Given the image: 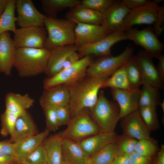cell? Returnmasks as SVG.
I'll return each instance as SVG.
<instances>
[{
    "label": "cell",
    "instance_id": "cell-1",
    "mask_svg": "<svg viewBox=\"0 0 164 164\" xmlns=\"http://www.w3.org/2000/svg\"><path fill=\"white\" fill-rule=\"evenodd\" d=\"M109 77L86 76L80 81L66 85L69 94L68 105L71 118L81 111L90 110L96 103L99 91Z\"/></svg>",
    "mask_w": 164,
    "mask_h": 164
},
{
    "label": "cell",
    "instance_id": "cell-2",
    "mask_svg": "<svg viewBox=\"0 0 164 164\" xmlns=\"http://www.w3.org/2000/svg\"><path fill=\"white\" fill-rule=\"evenodd\" d=\"M50 54V51L45 48L17 49L14 67L22 77L45 73Z\"/></svg>",
    "mask_w": 164,
    "mask_h": 164
},
{
    "label": "cell",
    "instance_id": "cell-3",
    "mask_svg": "<svg viewBox=\"0 0 164 164\" xmlns=\"http://www.w3.org/2000/svg\"><path fill=\"white\" fill-rule=\"evenodd\" d=\"M76 24L67 19L46 16L44 27L47 33L44 48L49 50L58 47L74 44Z\"/></svg>",
    "mask_w": 164,
    "mask_h": 164
},
{
    "label": "cell",
    "instance_id": "cell-4",
    "mask_svg": "<svg viewBox=\"0 0 164 164\" xmlns=\"http://www.w3.org/2000/svg\"><path fill=\"white\" fill-rule=\"evenodd\" d=\"M117 104L109 100L103 91L99 92L96 103L89 111L101 132H114L120 119L119 108Z\"/></svg>",
    "mask_w": 164,
    "mask_h": 164
},
{
    "label": "cell",
    "instance_id": "cell-5",
    "mask_svg": "<svg viewBox=\"0 0 164 164\" xmlns=\"http://www.w3.org/2000/svg\"><path fill=\"white\" fill-rule=\"evenodd\" d=\"M133 47L127 46L122 53L113 56L101 57L93 61L88 67L86 76L91 77H109L132 56Z\"/></svg>",
    "mask_w": 164,
    "mask_h": 164
},
{
    "label": "cell",
    "instance_id": "cell-6",
    "mask_svg": "<svg viewBox=\"0 0 164 164\" xmlns=\"http://www.w3.org/2000/svg\"><path fill=\"white\" fill-rule=\"evenodd\" d=\"M100 132L89 110H85L72 118L67 128L60 134L63 139L78 142Z\"/></svg>",
    "mask_w": 164,
    "mask_h": 164
},
{
    "label": "cell",
    "instance_id": "cell-7",
    "mask_svg": "<svg viewBox=\"0 0 164 164\" xmlns=\"http://www.w3.org/2000/svg\"><path fill=\"white\" fill-rule=\"evenodd\" d=\"M93 60L92 56H84L53 76L46 77L43 82L44 89L61 84L69 85L80 81L86 76L87 69Z\"/></svg>",
    "mask_w": 164,
    "mask_h": 164
},
{
    "label": "cell",
    "instance_id": "cell-8",
    "mask_svg": "<svg viewBox=\"0 0 164 164\" xmlns=\"http://www.w3.org/2000/svg\"><path fill=\"white\" fill-rule=\"evenodd\" d=\"M125 32L127 39L142 47L152 58L157 59L162 55L164 45L155 34L153 28L148 27L138 30L132 28Z\"/></svg>",
    "mask_w": 164,
    "mask_h": 164
},
{
    "label": "cell",
    "instance_id": "cell-9",
    "mask_svg": "<svg viewBox=\"0 0 164 164\" xmlns=\"http://www.w3.org/2000/svg\"><path fill=\"white\" fill-rule=\"evenodd\" d=\"M14 33L13 40L16 49L44 48L47 36L44 27H20Z\"/></svg>",
    "mask_w": 164,
    "mask_h": 164
},
{
    "label": "cell",
    "instance_id": "cell-10",
    "mask_svg": "<svg viewBox=\"0 0 164 164\" xmlns=\"http://www.w3.org/2000/svg\"><path fill=\"white\" fill-rule=\"evenodd\" d=\"M127 40L125 32L119 31L109 34L99 40L78 48L80 58L87 56L101 57L110 56L111 49L115 44Z\"/></svg>",
    "mask_w": 164,
    "mask_h": 164
},
{
    "label": "cell",
    "instance_id": "cell-11",
    "mask_svg": "<svg viewBox=\"0 0 164 164\" xmlns=\"http://www.w3.org/2000/svg\"><path fill=\"white\" fill-rule=\"evenodd\" d=\"M162 0L149 1L145 4L130 10L125 18L123 30L126 31L135 25L154 24L157 16L159 4Z\"/></svg>",
    "mask_w": 164,
    "mask_h": 164
},
{
    "label": "cell",
    "instance_id": "cell-12",
    "mask_svg": "<svg viewBox=\"0 0 164 164\" xmlns=\"http://www.w3.org/2000/svg\"><path fill=\"white\" fill-rule=\"evenodd\" d=\"M17 25L20 27H44L46 16L39 12L31 0H16Z\"/></svg>",
    "mask_w": 164,
    "mask_h": 164
},
{
    "label": "cell",
    "instance_id": "cell-13",
    "mask_svg": "<svg viewBox=\"0 0 164 164\" xmlns=\"http://www.w3.org/2000/svg\"><path fill=\"white\" fill-rule=\"evenodd\" d=\"M130 11L121 0L115 1L102 13L101 25L108 34L124 31V20Z\"/></svg>",
    "mask_w": 164,
    "mask_h": 164
},
{
    "label": "cell",
    "instance_id": "cell-14",
    "mask_svg": "<svg viewBox=\"0 0 164 164\" xmlns=\"http://www.w3.org/2000/svg\"><path fill=\"white\" fill-rule=\"evenodd\" d=\"M135 56L141 74L142 85H149L159 90L163 89L164 81L154 64L152 58L144 50L139 51Z\"/></svg>",
    "mask_w": 164,
    "mask_h": 164
},
{
    "label": "cell",
    "instance_id": "cell-15",
    "mask_svg": "<svg viewBox=\"0 0 164 164\" xmlns=\"http://www.w3.org/2000/svg\"><path fill=\"white\" fill-rule=\"evenodd\" d=\"M141 89L131 90L111 89V94L118 106L120 119L138 109Z\"/></svg>",
    "mask_w": 164,
    "mask_h": 164
},
{
    "label": "cell",
    "instance_id": "cell-16",
    "mask_svg": "<svg viewBox=\"0 0 164 164\" xmlns=\"http://www.w3.org/2000/svg\"><path fill=\"white\" fill-rule=\"evenodd\" d=\"M74 44L78 47L96 42L109 34L101 25L77 23Z\"/></svg>",
    "mask_w": 164,
    "mask_h": 164
},
{
    "label": "cell",
    "instance_id": "cell-17",
    "mask_svg": "<svg viewBox=\"0 0 164 164\" xmlns=\"http://www.w3.org/2000/svg\"><path fill=\"white\" fill-rule=\"evenodd\" d=\"M16 49L9 32L0 35V73L6 76L11 74Z\"/></svg>",
    "mask_w": 164,
    "mask_h": 164
},
{
    "label": "cell",
    "instance_id": "cell-18",
    "mask_svg": "<svg viewBox=\"0 0 164 164\" xmlns=\"http://www.w3.org/2000/svg\"><path fill=\"white\" fill-rule=\"evenodd\" d=\"M49 132L46 129L39 133L21 139L14 143L15 164H20L23 159L43 144Z\"/></svg>",
    "mask_w": 164,
    "mask_h": 164
},
{
    "label": "cell",
    "instance_id": "cell-19",
    "mask_svg": "<svg viewBox=\"0 0 164 164\" xmlns=\"http://www.w3.org/2000/svg\"><path fill=\"white\" fill-rule=\"evenodd\" d=\"M69 99L67 86L61 84L44 89L39 101L43 108L46 107H56L68 105Z\"/></svg>",
    "mask_w": 164,
    "mask_h": 164
},
{
    "label": "cell",
    "instance_id": "cell-20",
    "mask_svg": "<svg viewBox=\"0 0 164 164\" xmlns=\"http://www.w3.org/2000/svg\"><path fill=\"white\" fill-rule=\"evenodd\" d=\"M75 44L61 46L50 51V54L45 73L50 77L61 71L68 56L72 52L77 51Z\"/></svg>",
    "mask_w": 164,
    "mask_h": 164
},
{
    "label": "cell",
    "instance_id": "cell-21",
    "mask_svg": "<svg viewBox=\"0 0 164 164\" xmlns=\"http://www.w3.org/2000/svg\"><path fill=\"white\" fill-rule=\"evenodd\" d=\"M122 119L124 131L129 137L138 140L150 139L149 130L142 120L138 110Z\"/></svg>",
    "mask_w": 164,
    "mask_h": 164
},
{
    "label": "cell",
    "instance_id": "cell-22",
    "mask_svg": "<svg viewBox=\"0 0 164 164\" xmlns=\"http://www.w3.org/2000/svg\"><path fill=\"white\" fill-rule=\"evenodd\" d=\"M38 133L37 128L33 119L26 111L18 116L9 140L15 143Z\"/></svg>",
    "mask_w": 164,
    "mask_h": 164
},
{
    "label": "cell",
    "instance_id": "cell-23",
    "mask_svg": "<svg viewBox=\"0 0 164 164\" xmlns=\"http://www.w3.org/2000/svg\"><path fill=\"white\" fill-rule=\"evenodd\" d=\"M67 19L76 24H84L101 25L102 13L84 7L80 3L71 9L66 14Z\"/></svg>",
    "mask_w": 164,
    "mask_h": 164
},
{
    "label": "cell",
    "instance_id": "cell-24",
    "mask_svg": "<svg viewBox=\"0 0 164 164\" xmlns=\"http://www.w3.org/2000/svg\"><path fill=\"white\" fill-rule=\"evenodd\" d=\"M116 139L117 136L114 132H100L77 142L85 152L90 157L106 145L117 141Z\"/></svg>",
    "mask_w": 164,
    "mask_h": 164
},
{
    "label": "cell",
    "instance_id": "cell-25",
    "mask_svg": "<svg viewBox=\"0 0 164 164\" xmlns=\"http://www.w3.org/2000/svg\"><path fill=\"white\" fill-rule=\"evenodd\" d=\"M62 151L63 159L71 164H90V157L77 141L63 139Z\"/></svg>",
    "mask_w": 164,
    "mask_h": 164
},
{
    "label": "cell",
    "instance_id": "cell-26",
    "mask_svg": "<svg viewBox=\"0 0 164 164\" xmlns=\"http://www.w3.org/2000/svg\"><path fill=\"white\" fill-rule=\"evenodd\" d=\"M34 100L28 94L9 92L5 97V109L19 115L33 106Z\"/></svg>",
    "mask_w": 164,
    "mask_h": 164
},
{
    "label": "cell",
    "instance_id": "cell-27",
    "mask_svg": "<svg viewBox=\"0 0 164 164\" xmlns=\"http://www.w3.org/2000/svg\"><path fill=\"white\" fill-rule=\"evenodd\" d=\"M63 138L60 133L47 138L43 143L47 159V164H61L63 160Z\"/></svg>",
    "mask_w": 164,
    "mask_h": 164
},
{
    "label": "cell",
    "instance_id": "cell-28",
    "mask_svg": "<svg viewBox=\"0 0 164 164\" xmlns=\"http://www.w3.org/2000/svg\"><path fill=\"white\" fill-rule=\"evenodd\" d=\"M42 7L48 17L56 18L57 14L68 8H72L80 3L79 0H42Z\"/></svg>",
    "mask_w": 164,
    "mask_h": 164
},
{
    "label": "cell",
    "instance_id": "cell-29",
    "mask_svg": "<svg viewBox=\"0 0 164 164\" xmlns=\"http://www.w3.org/2000/svg\"><path fill=\"white\" fill-rule=\"evenodd\" d=\"M126 63L105 80L103 84L102 88L110 87L111 89L125 90L132 89L126 73Z\"/></svg>",
    "mask_w": 164,
    "mask_h": 164
},
{
    "label": "cell",
    "instance_id": "cell-30",
    "mask_svg": "<svg viewBox=\"0 0 164 164\" xmlns=\"http://www.w3.org/2000/svg\"><path fill=\"white\" fill-rule=\"evenodd\" d=\"M118 145L116 141L106 145L90 157V164H111L117 154Z\"/></svg>",
    "mask_w": 164,
    "mask_h": 164
},
{
    "label": "cell",
    "instance_id": "cell-31",
    "mask_svg": "<svg viewBox=\"0 0 164 164\" xmlns=\"http://www.w3.org/2000/svg\"><path fill=\"white\" fill-rule=\"evenodd\" d=\"M16 0H9L6 9L0 16V35L6 32L13 33L17 28L16 17L15 15Z\"/></svg>",
    "mask_w": 164,
    "mask_h": 164
},
{
    "label": "cell",
    "instance_id": "cell-32",
    "mask_svg": "<svg viewBox=\"0 0 164 164\" xmlns=\"http://www.w3.org/2000/svg\"><path fill=\"white\" fill-rule=\"evenodd\" d=\"M159 90L158 89L149 85H143L140 90L138 101L139 108H156L160 102Z\"/></svg>",
    "mask_w": 164,
    "mask_h": 164
},
{
    "label": "cell",
    "instance_id": "cell-33",
    "mask_svg": "<svg viewBox=\"0 0 164 164\" xmlns=\"http://www.w3.org/2000/svg\"><path fill=\"white\" fill-rule=\"evenodd\" d=\"M126 71L132 89L142 85L141 72L135 56H132L126 64Z\"/></svg>",
    "mask_w": 164,
    "mask_h": 164
},
{
    "label": "cell",
    "instance_id": "cell-34",
    "mask_svg": "<svg viewBox=\"0 0 164 164\" xmlns=\"http://www.w3.org/2000/svg\"><path fill=\"white\" fill-rule=\"evenodd\" d=\"M18 116L6 109L2 114L0 133L3 136L6 137L11 134Z\"/></svg>",
    "mask_w": 164,
    "mask_h": 164
},
{
    "label": "cell",
    "instance_id": "cell-35",
    "mask_svg": "<svg viewBox=\"0 0 164 164\" xmlns=\"http://www.w3.org/2000/svg\"><path fill=\"white\" fill-rule=\"evenodd\" d=\"M155 107H141L138 108L140 116L145 125L149 130L155 128L158 120Z\"/></svg>",
    "mask_w": 164,
    "mask_h": 164
},
{
    "label": "cell",
    "instance_id": "cell-36",
    "mask_svg": "<svg viewBox=\"0 0 164 164\" xmlns=\"http://www.w3.org/2000/svg\"><path fill=\"white\" fill-rule=\"evenodd\" d=\"M20 164H47L46 153L43 144L25 157Z\"/></svg>",
    "mask_w": 164,
    "mask_h": 164
},
{
    "label": "cell",
    "instance_id": "cell-37",
    "mask_svg": "<svg viewBox=\"0 0 164 164\" xmlns=\"http://www.w3.org/2000/svg\"><path fill=\"white\" fill-rule=\"evenodd\" d=\"M156 148L151 139H142L137 141L135 152L141 155L151 157L155 154Z\"/></svg>",
    "mask_w": 164,
    "mask_h": 164
},
{
    "label": "cell",
    "instance_id": "cell-38",
    "mask_svg": "<svg viewBox=\"0 0 164 164\" xmlns=\"http://www.w3.org/2000/svg\"><path fill=\"white\" fill-rule=\"evenodd\" d=\"M115 1L114 0H83L82 6L103 13Z\"/></svg>",
    "mask_w": 164,
    "mask_h": 164
},
{
    "label": "cell",
    "instance_id": "cell-39",
    "mask_svg": "<svg viewBox=\"0 0 164 164\" xmlns=\"http://www.w3.org/2000/svg\"><path fill=\"white\" fill-rule=\"evenodd\" d=\"M46 120V129L49 132L55 131L60 127L54 107H46L43 108Z\"/></svg>",
    "mask_w": 164,
    "mask_h": 164
},
{
    "label": "cell",
    "instance_id": "cell-40",
    "mask_svg": "<svg viewBox=\"0 0 164 164\" xmlns=\"http://www.w3.org/2000/svg\"><path fill=\"white\" fill-rule=\"evenodd\" d=\"M136 139L129 137L118 143L117 155H128L135 152Z\"/></svg>",
    "mask_w": 164,
    "mask_h": 164
},
{
    "label": "cell",
    "instance_id": "cell-41",
    "mask_svg": "<svg viewBox=\"0 0 164 164\" xmlns=\"http://www.w3.org/2000/svg\"><path fill=\"white\" fill-rule=\"evenodd\" d=\"M60 126L68 125L71 119L68 105L54 107Z\"/></svg>",
    "mask_w": 164,
    "mask_h": 164
},
{
    "label": "cell",
    "instance_id": "cell-42",
    "mask_svg": "<svg viewBox=\"0 0 164 164\" xmlns=\"http://www.w3.org/2000/svg\"><path fill=\"white\" fill-rule=\"evenodd\" d=\"M154 24L153 31L159 38L162 33L164 29V6H159Z\"/></svg>",
    "mask_w": 164,
    "mask_h": 164
},
{
    "label": "cell",
    "instance_id": "cell-43",
    "mask_svg": "<svg viewBox=\"0 0 164 164\" xmlns=\"http://www.w3.org/2000/svg\"><path fill=\"white\" fill-rule=\"evenodd\" d=\"M0 152L13 156L15 158L14 143L9 140L0 141Z\"/></svg>",
    "mask_w": 164,
    "mask_h": 164
},
{
    "label": "cell",
    "instance_id": "cell-44",
    "mask_svg": "<svg viewBox=\"0 0 164 164\" xmlns=\"http://www.w3.org/2000/svg\"><path fill=\"white\" fill-rule=\"evenodd\" d=\"M133 164H149L151 157L139 155L135 152L128 155Z\"/></svg>",
    "mask_w": 164,
    "mask_h": 164
},
{
    "label": "cell",
    "instance_id": "cell-45",
    "mask_svg": "<svg viewBox=\"0 0 164 164\" xmlns=\"http://www.w3.org/2000/svg\"><path fill=\"white\" fill-rule=\"evenodd\" d=\"M121 1L125 6L130 10L142 6L149 1L147 0H122Z\"/></svg>",
    "mask_w": 164,
    "mask_h": 164
},
{
    "label": "cell",
    "instance_id": "cell-46",
    "mask_svg": "<svg viewBox=\"0 0 164 164\" xmlns=\"http://www.w3.org/2000/svg\"><path fill=\"white\" fill-rule=\"evenodd\" d=\"M81 58L80 56L77 51L72 52L67 58L63 64L62 70L74 64L78 61Z\"/></svg>",
    "mask_w": 164,
    "mask_h": 164
},
{
    "label": "cell",
    "instance_id": "cell-47",
    "mask_svg": "<svg viewBox=\"0 0 164 164\" xmlns=\"http://www.w3.org/2000/svg\"><path fill=\"white\" fill-rule=\"evenodd\" d=\"M111 164H133L128 155H117Z\"/></svg>",
    "mask_w": 164,
    "mask_h": 164
},
{
    "label": "cell",
    "instance_id": "cell-48",
    "mask_svg": "<svg viewBox=\"0 0 164 164\" xmlns=\"http://www.w3.org/2000/svg\"><path fill=\"white\" fill-rule=\"evenodd\" d=\"M158 62L156 67L161 79L164 80V55H161L158 59Z\"/></svg>",
    "mask_w": 164,
    "mask_h": 164
},
{
    "label": "cell",
    "instance_id": "cell-49",
    "mask_svg": "<svg viewBox=\"0 0 164 164\" xmlns=\"http://www.w3.org/2000/svg\"><path fill=\"white\" fill-rule=\"evenodd\" d=\"M15 158L12 156L0 152V164H15Z\"/></svg>",
    "mask_w": 164,
    "mask_h": 164
},
{
    "label": "cell",
    "instance_id": "cell-50",
    "mask_svg": "<svg viewBox=\"0 0 164 164\" xmlns=\"http://www.w3.org/2000/svg\"><path fill=\"white\" fill-rule=\"evenodd\" d=\"M156 164H164V146L162 145L157 157Z\"/></svg>",
    "mask_w": 164,
    "mask_h": 164
},
{
    "label": "cell",
    "instance_id": "cell-51",
    "mask_svg": "<svg viewBox=\"0 0 164 164\" xmlns=\"http://www.w3.org/2000/svg\"><path fill=\"white\" fill-rule=\"evenodd\" d=\"M9 0H0V16L6 9Z\"/></svg>",
    "mask_w": 164,
    "mask_h": 164
},
{
    "label": "cell",
    "instance_id": "cell-52",
    "mask_svg": "<svg viewBox=\"0 0 164 164\" xmlns=\"http://www.w3.org/2000/svg\"><path fill=\"white\" fill-rule=\"evenodd\" d=\"M159 105H160L161 106V108L162 109V111L164 112V101H163L162 102H160Z\"/></svg>",
    "mask_w": 164,
    "mask_h": 164
},
{
    "label": "cell",
    "instance_id": "cell-53",
    "mask_svg": "<svg viewBox=\"0 0 164 164\" xmlns=\"http://www.w3.org/2000/svg\"><path fill=\"white\" fill-rule=\"evenodd\" d=\"M61 164H71L69 162H68L67 160H65V159H63V160Z\"/></svg>",
    "mask_w": 164,
    "mask_h": 164
},
{
    "label": "cell",
    "instance_id": "cell-54",
    "mask_svg": "<svg viewBox=\"0 0 164 164\" xmlns=\"http://www.w3.org/2000/svg\"></svg>",
    "mask_w": 164,
    "mask_h": 164
},
{
    "label": "cell",
    "instance_id": "cell-55",
    "mask_svg": "<svg viewBox=\"0 0 164 164\" xmlns=\"http://www.w3.org/2000/svg\"></svg>",
    "mask_w": 164,
    "mask_h": 164
}]
</instances>
